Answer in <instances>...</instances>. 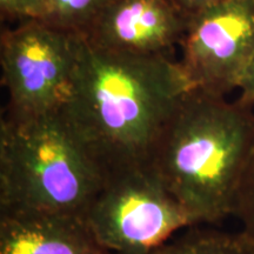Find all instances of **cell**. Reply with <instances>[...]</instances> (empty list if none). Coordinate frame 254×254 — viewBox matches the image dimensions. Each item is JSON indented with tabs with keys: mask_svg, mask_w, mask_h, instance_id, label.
Instances as JSON below:
<instances>
[{
	"mask_svg": "<svg viewBox=\"0 0 254 254\" xmlns=\"http://www.w3.org/2000/svg\"><path fill=\"white\" fill-rule=\"evenodd\" d=\"M189 17L173 0H114L85 34L94 46L134 55H166L180 45Z\"/></svg>",
	"mask_w": 254,
	"mask_h": 254,
	"instance_id": "52a82bcc",
	"label": "cell"
},
{
	"mask_svg": "<svg viewBox=\"0 0 254 254\" xmlns=\"http://www.w3.org/2000/svg\"><path fill=\"white\" fill-rule=\"evenodd\" d=\"M84 36L44 20L23 21L0 36L5 112L45 116L62 112L72 92Z\"/></svg>",
	"mask_w": 254,
	"mask_h": 254,
	"instance_id": "5b68a950",
	"label": "cell"
},
{
	"mask_svg": "<svg viewBox=\"0 0 254 254\" xmlns=\"http://www.w3.org/2000/svg\"><path fill=\"white\" fill-rule=\"evenodd\" d=\"M114 0H51L46 23L63 30L85 34Z\"/></svg>",
	"mask_w": 254,
	"mask_h": 254,
	"instance_id": "30bf717a",
	"label": "cell"
},
{
	"mask_svg": "<svg viewBox=\"0 0 254 254\" xmlns=\"http://www.w3.org/2000/svg\"><path fill=\"white\" fill-rule=\"evenodd\" d=\"M0 254H112L82 218L44 212H0Z\"/></svg>",
	"mask_w": 254,
	"mask_h": 254,
	"instance_id": "ba28073f",
	"label": "cell"
},
{
	"mask_svg": "<svg viewBox=\"0 0 254 254\" xmlns=\"http://www.w3.org/2000/svg\"><path fill=\"white\" fill-rule=\"evenodd\" d=\"M84 220L112 254H151L195 226L152 165L109 174Z\"/></svg>",
	"mask_w": 254,
	"mask_h": 254,
	"instance_id": "277c9868",
	"label": "cell"
},
{
	"mask_svg": "<svg viewBox=\"0 0 254 254\" xmlns=\"http://www.w3.org/2000/svg\"><path fill=\"white\" fill-rule=\"evenodd\" d=\"M184 14L190 15L198 13V12L213 6L226 4V2L236 1V0H173Z\"/></svg>",
	"mask_w": 254,
	"mask_h": 254,
	"instance_id": "4fadbf2b",
	"label": "cell"
},
{
	"mask_svg": "<svg viewBox=\"0 0 254 254\" xmlns=\"http://www.w3.org/2000/svg\"><path fill=\"white\" fill-rule=\"evenodd\" d=\"M179 60L190 88L226 97L254 58V0H236L189 17Z\"/></svg>",
	"mask_w": 254,
	"mask_h": 254,
	"instance_id": "8992f818",
	"label": "cell"
},
{
	"mask_svg": "<svg viewBox=\"0 0 254 254\" xmlns=\"http://www.w3.org/2000/svg\"><path fill=\"white\" fill-rule=\"evenodd\" d=\"M190 85L179 62L94 46L84 36L63 117L105 174L151 165Z\"/></svg>",
	"mask_w": 254,
	"mask_h": 254,
	"instance_id": "6da1fadb",
	"label": "cell"
},
{
	"mask_svg": "<svg viewBox=\"0 0 254 254\" xmlns=\"http://www.w3.org/2000/svg\"><path fill=\"white\" fill-rule=\"evenodd\" d=\"M105 174L62 112L0 122V212L84 219Z\"/></svg>",
	"mask_w": 254,
	"mask_h": 254,
	"instance_id": "3957f363",
	"label": "cell"
},
{
	"mask_svg": "<svg viewBox=\"0 0 254 254\" xmlns=\"http://www.w3.org/2000/svg\"><path fill=\"white\" fill-rule=\"evenodd\" d=\"M241 225L239 232L250 254H254V152L241 179L233 213Z\"/></svg>",
	"mask_w": 254,
	"mask_h": 254,
	"instance_id": "8fae6325",
	"label": "cell"
},
{
	"mask_svg": "<svg viewBox=\"0 0 254 254\" xmlns=\"http://www.w3.org/2000/svg\"><path fill=\"white\" fill-rule=\"evenodd\" d=\"M253 107L190 88L159 138L151 165L195 226L233 213L254 152Z\"/></svg>",
	"mask_w": 254,
	"mask_h": 254,
	"instance_id": "7a4b0ae2",
	"label": "cell"
},
{
	"mask_svg": "<svg viewBox=\"0 0 254 254\" xmlns=\"http://www.w3.org/2000/svg\"><path fill=\"white\" fill-rule=\"evenodd\" d=\"M240 99L254 105V58L240 85Z\"/></svg>",
	"mask_w": 254,
	"mask_h": 254,
	"instance_id": "5bb4252c",
	"label": "cell"
},
{
	"mask_svg": "<svg viewBox=\"0 0 254 254\" xmlns=\"http://www.w3.org/2000/svg\"><path fill=\"white\" fill-rule=\"evenodd\" d=\"M51 14V0H0L1 20L46 21Z\"/></svg>",
	"mask_w": 254,
	"mask_h": 254,
	"instance_id": "7c38bea8",
	"label": "cell"
},
{
	"mask_svg": "<svg viewBox=\"0 0 254 254\" xmlns=\"http://www.w3.org/2000/svg\"><path fill=\"white\" fill-rule=\"evenodd\" d=\"M151 254H250L240 234L190 227L183 237Z\"/></svg>",
	"mask_w": 254,
	"mask_h": 254,
	"instance_id": "9c48e42d",
	"label": "cell"
}]
</instances>
